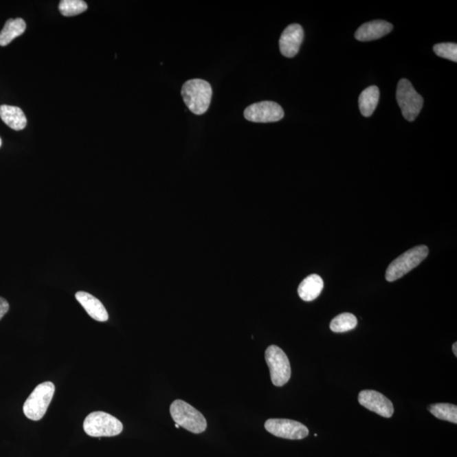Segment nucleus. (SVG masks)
Segmentation results:
<instances>
[{"instance_id": "obj_1", "label": "nucleus", "mask_w": 457, "mask_h": 457, "mask_svg": "<svg viewBox=\"0 0 457 457\" xmlns=\"http://www.w3.org/2000/svg\"><path fill=\"white\" fill-rule=\"evenodd\" d=\"M213 90L210 83L202 79L188 80L181 89V96L186 107L197 115L205 114L212 100Z\"/></svg>"}, {"instance_id": "obj_2", "label": "nucleus", "mask_w": 457, "mask_h": 457, "mask_svg": "<svg viewBox=\"0 0 457 457\" xmlns=\"http://www.w3.org/2000/svg\"><path fill=\"white\" fill-rule=\"evenodd\" d=\"M429 255V248L421 245L411 248L391 262L386 270V279L393 282L418 267Z\"/></svg>"}, {"instance_id": "obj_3", "label": "nucleus", "mask_w": 457, "mask_h": 457, "mask_svg": "<svg viewBox=\"0 0 457 457\" xmlns=\"http://www.w3.org/2000/svg\"><path fill=\"white\" fill-rule=\"evenodd\" d=\"M170 414L175 423L193 434H201L207 429L204 416L186 401L177 400L170 405Z\"/></svg>"}, {"instance_id": "obj_4", "label": "nucleus", "mask_w": 457, "mask_h": 457, "mask_svg": "<svg viewBox=\"0 0 457 457\" xmlns=\"http://www.w3.org/2000/svg\"><path fill=\"white\" fill-rule=\"evenodd\" d=\"M83 429L91 437H112L122 432L123 424L107 412H94L84 420Z\"/></svg>"}, {"instance_id": "obj_5", "label": "nucleus", "mask_w": 457, "mask_h": 457, "mask_svg": "<svg viewBox=\"0 0 457 457\" xmlns=\"http://www.w3.org/2000/svg\"><path fill=\"white\" fill-rule=\"evenodd\" d=\"M54 391L56 387L52 382L42 383L36 386L24 403L23 412L25 416L32 421L41 420L52 401Z\"/></svg>"}, {"instance_id": "obj_6", "label": "nucleus", "mask_w": 457, "mask_h": 457, "mask_svg": "<svg viewBox=\"0 0 457 457\" xmlns=\"http://www.w3.org/2000/svg\"><path fill=\"white\" fill-rule=\"evenodd\" d=\"M265 360L274 386L280 387L286 385L291 376L290 361L287 354L279 346H270L265 352Z\"/></svg>"}, {"instance_id": "obj_7", "label": "nucleus", "mask_w": 457, "mask_h": 457, "mask_svg": "<svg viewBox=\"0 0 457 457\" xmlns=\"http://www.w3.org/2000/svg\"><path fill=\"white\" fill-rule=\"evenodd\" d=\"M397 100L404 118L408 122L415 120L423 108V98L408 80L401 79L398 83Z\"/></svg>"}, {"instance_id": "obj_8", "label": "nucleus", "mask_w": 457, "mask_h": 457, "mask_svg": "<svg viewBox=\"0 0 457 457\" xmlns=\"http://www.w3.org/2000/svg\"><path fill=\"white\" fill-rule=\"evenodd\" d=\"M265 427L266 430L274 436L287 440H302L309 434L308 427L291 419H269L267 420Z\"/></svg>"}, {"instance_id": "obj_9", "label": "nucleus", "mask_w": 457, "mask_h": 457, "mask_svg": "<svg viewBox=\"0 0 457 457\" xmlns=\"http://www.w3.org/2000/svg\"><path fill=\"white\" fill-rule=\"evenodd\" d=\"M282 107L271 101H263L248 106L245 109V119L255 123H271L282 120Z\"/></svg>"}, {"instance_id": "obj_10", "label": "nucleus", "mask_w": 457, "mask_h": 457, "mask_svg": "<svg viewBox=\"0 0 457 457\" xmlns=\"http://www.w3.org/2000/svg\"><path fill=\"white\" fill-rule=\"evenodd\" d=\"M358 401L369 411L389 419L394 414L392 402L383 394L375 390H363L358 396Z\"/></svg>"}, {"instance_id": "obj_11", "label": "nucleus", "mask_w": 457, "mask_h": 457, "mask_svg": "<svg viewBox=\"0 0 457 457\" xmlns=\"http://www.w3.org/2000/svg\"><path fill=\"white\" fill-rule=\"evenodd\" d=\"M304 32L299 24H291L285 29L280 38V49L282 56L293 58L299 52Z\"/></svg>"}, {"instance_id": "obj_12", "label": "nucleus", "mask_w": 457, "mask_h": 457, "mask_svg": "<svg viewBox=\"0 0 457 457\" xmlns=\"http://www.w3.org/2000/svg\"><path fill=\"white\" fill-rule=\"evenodd\" d=\"M393 30V25L386 21H372L357 29L355 38L361 42H368L383 38Z\"/></svg>"}, {"instance_id": "obj_13", "label": "nucleus", "mask_w": 457, "mask_h": 457, "mask_svg": "<svg viewBox=\"0 0 457 457\" xmlns=\"http://www.w3.org/2000/svg\"><path fill=\"white\" fill-rule=\"evenodd\" d=\"M76 298L91 319L98 322H106L109 320V314L103 303L93 295L85 291H79L76 294Z\"/></svg>"}, {"instance_id": "obj_14", "label": "nucleus", "mask_w": 457, "mask_h": 457, "mask_svg": "<svg viewBox=\"0 0 457 457\" xmlns=\"http://www.w3.org/2000/svg\"><path fill=\"white\" fill-rule=\"evenodd\" d=\"M324 288V280L317 274H310L302 281L298 287V295L303 301L312 302L321 293Z\"/></svg>"}, {"instance_id": "obj_15", "label": "nucleus", "mask_w": 457, "mask_h": 457, "mask_svg": "<svg viewBox=\"0 0 457 457\" xmlns=\"http://www.w3.org/2000/svg\"><path fill=\"white\" fill-rule=\"evenodd\" d=\"M0 118L14 131L23 130L27 123L23 109L14 106H0Z\"/></svg>"}, {"instance_id": "obj_16", "label": "nucleus", "mask_w": 457, "mask_h": 457, "mask_svg": "<svg viewBox=\"0 0 457 457\" xmlns=\"http://www.w3.org/2000/svg\"><path fill=\"white\" fill-rule=\"evenodd\" d=\"M379 100V90L378 87L372 86L366 89L358 98V104H359L361 115L369 117L374 114L375 109L377 108Z\"/></svg>"}, {"instance_id": "obj_17", "label": "nucleus", "mask_w": 457, "mask_h": 457, "mask_svg": "<svg viewBox=\"0 0 457 457\" xmlns=\"http://www.w3.org/2000/svg\"><path fill=\"white\" fill-rule=\"evenodd\" d=\"M25 27H27V25H25V21L21 18L7 21L5 27L0 32V46L10 45L14 38L24 34Z\"/></svg>"}, {"instance_id": "obj_18", "label": "nucleus", "mask_w": 457, "mask_h": 457, "mask_svg": "<svg viewBox=\"0 0 457 457\" xmlns=\"http://www.w3.org/2000/svg\"><path fill=\"white\" fill-rule=\"evenodd\" d=\"M429 410L437 419L457 423V407L456 405L438 403L431 405Z\"/></svg>"}, {"instance_id": "obj_19", "label": "nucleus", "mask_w": 457, "mask_h": 457, "mask_svg": "<svg viewBox=\"0 0 457 457\" xmlns=\"http://www.w3.org/2000/svg\"><path fill=\"white\" fill-rule=\"evenodd\" d=\"M357 325L356 316L352 313H345L336 316L331 321L330 327L333 332L344 333L353 330Z\"/></svg>"}, {"instance_id": "obj_20", "label": "nucleus", "mask_w": 457, "mask_h": 457, "mask_svg": "<svg viewBox=\"0 0 457 457\" xmlns=\"http://www.w3.org/2000/svg\"><path fill=\"white\" fill-rule=\"evenodd\" d=\"M58 10L65 16H75L85 12L87 5L82 0H62L58 5Z\"/></svg>"}, {"instance_id": "obj_21", "label": "nucleus", "mask_w": 457, "mask_h": 457, "mask_svg": "<svg viewBox=\"0 0 457 457\" xmlns=\"http://www.w3.org/2000/svg\"><path fill=\"white\" fill-rule=\"evenodd\" d=\"M434 53L438 56L447 58V60L457 62V45L456 43H438L434 46Z\"/></svg>"}, {"instance_id": "obj_22", "label": "nucleus", "mask_w": 457, "mask_h": 457, "mask_svg": "<svg viewBox=\"0 0 457 457\" xmlns=\"http://www.w3.org/2000/svg\"><path fill=\"white\" fill-rule=\"evenodd\" d=\"M9 309V302L5 298H0V320L8 313Z\"/></svg>"}, {"instance_id": "obj_23", "label": "nucleus", "mask_w": 457, "mask_h": 457, "mask_svg": "<svg viewBox=\"0 0 457 457\" xmlns=\"http://www.w3.org/2000/svg\"><path fill=\"white\" fill-rule=\"evenodd\" d=\"M452 349H453V353H454L455 356L456 357L457 356V343L456 342L453 344Z\"/></svg>"}, {"instance_id": "obj_24", "label": "nucleus", "mask_w": 457, "mask_h": 457, "mask_svg": "<svg viewBox=\"0 0 457 457\" xmlns=\"http://www.w3.org/2000/svg\"><path fill=\"white\" fill-rule=\"evenodd\" d=\"M175 427H177V429H179V427H180V426H179L178 424L175 423Z\"/></svg>"}, {"instance_id": "obj_25", "label": "nucleus", "mask_w": 457, "mask_h": 457, "mask_svg": "<svg viewBox=\"0 0 457 457\" xmlns=\"http://www.w3.org/2000/svg\"><path fill=\"white\" fill-rule=\"evenodd\" d=\"M1 145H2V140L1 138H0V147H1Z\"/></svg>"}]
</instances>
